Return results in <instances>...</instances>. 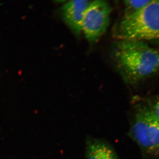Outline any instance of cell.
I'll return each instance as SVG.
<instances>
[{"label":"cell","instance_id":"cell-5","mask_svg":"<svg viewBox=\"0 0 159 159\" xmlns=\"http://www.w3.org/2000/svg\"><path fill=\"white\" fill-rule=\"evenodd\" d=\"M90 3L85 0H74L65 3L61 8L62 19L76 36L80 35L82 32L84 17Z\"/></svg>","mask_w":159,"mask_h":159},{"label":"cell","instance_id":"cell-1","mask_svg":"<svg viewBox=\"0 0 159 159\" xmlns=\"http://www.w3.org/2000/svg\"><path fill=\"white\" fill-rule=\"evenodd\" d=\"M157 50L145 42L119 40L113 58L117 70L129 84L140 82L157 72Z\"/></svg>","mask_w":159,"mask_h":159},{"label":"cell","instance_id":"cell-2","mask_svg":"<svg viewBox=\"0 0 159 159\" xmlns=\"http://www.w3.org/2000/svg\"><path fill=\"white\" fill-rule=\"evenodd\" d=\"M115 33L119 40H159V0H150L139 11L124 15Z\"/></svg>","mask_w":159,"mask_h":159},{"label":"cell","instance_id":"cell-8","mask_svg":"<svg viewBox=\"0 0 159 159\" xmlns=\"http://www.w3.org/2000/svg\"><path fill=\"white\" fill-rule=\"evenodd\" d=\"M148 106L156 116L159 119V96L154 99L152 102H150V105Z\"/></svg>","mask_w":159,"mask_h":159},{"label":"cell","instance_id":"cell-4","mask_svg":"<svg viewBox=\"0 0 159 159\" xmlns=\"http://www.w3.org/2000/svg\"><path fill=\"white\" fill-rule=\"evenodd\" d=\"M111 8L102 0L91 2L85 11L82 26L86 39L89 43H97L105 33L109 25Z\"/></svg>","mask_w":159,"mask_h":159},{"label":"cell","instance_id":"cell-3","mask_svg":"<svg viewBox=\"0 0 159 159\" xmlns=\"http://www.w3.org/2000/svg\"><path fill=\"white\" fill-rule=\"evenodd\" d=\"M129 135L143 152L151 156H159V119L149 106H137Z\"/></svg>","mask_w":159,"mask_h":159},{"label":"cell","instance_id":"cell-6","mask_svg":"<svg viewBox=\"0 0 159 159\" xmlns=\"http://www.w3.org/2000/svg\"><path fill=\"white\" fill-rule=\"evenodd\" d=\"M85 159H119L109 143L88 135L85 142Z\"/></svg>","mask_w":159,"mask_h":159},{"label":"cell","instance_id":"cell-7","mask_svg":"<svg viewBox=\"0 0 159 159\" xmlns=\"http://www.w3.org/2000/svg\"><path fill=\"white\" fill-rule=\"evenodd\" d=\"M150 1V0H127L124 1L125 8V14H130L139 11L148 4Z\"/></svg>","mask_w":159,"mask_h":159},{"label":"cell","instance_id":"cell-9","mask_svg":"<svg viewBox=\"0 0 159 159\" xmlns=\"http://www.w3.org/2000/svg\"><path fill=\"white\" fill-rule=\"evenodd\" d=\"M157 72L159 73V50H157Z\"/></svg>","mask_w":159,"mask_h":159}]
</instances>
